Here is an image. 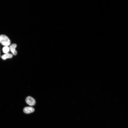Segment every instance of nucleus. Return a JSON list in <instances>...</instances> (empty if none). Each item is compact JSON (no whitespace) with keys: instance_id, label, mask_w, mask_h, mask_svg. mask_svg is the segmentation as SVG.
<instances>
[{"instance_id":"1","label":"nucleus","mask_w":128,"mask_h":128,"mask_svg":"<svg viewBox=\"0 0 128 128\" xmlns=\"http://www.w3.org/2000/svg\"><path fill=\"white\" fill-rule=\"evenodd\" d=\"M0 43L3 45L8 46L11 43L10 41L6 36L4 35H0Z\"/></svg>"},{"instance_id":"2","label":"nucleus","mask_w":128,"mask_h":128,"mask_svg":"<svg viewBox=\"0 0 128 128\" xmlns=\"http://www.w3.org/2000/svg\"><path fill=\"white\" fill-rule=\"evenodd\" d=\"M25 100L26 103L31 106L34 105L36 103L35 99L31 96L27 97L26 99Z\"/></svg>"},{"instance_id":"3","label":"nucleus","mask_w":128,"mask_h":128,"mask_svg":"<svg viewBox=\"0 0 128 128\" xmlns=\"http://www.w3.org/2000/svg\"><path fill=\"white\" fill-rule=\"evenodd\" d=\"M35 110L34 109L31 107H26L23 109L24 112L26 114H28L33 112Z\"/></svg>"},{"instance_id":"4","label":"nucleus","mask_w":128,"mask_h":128,"mask_svg":"<svg viewBox=\"0 0 128 128\" xmlns=\"http://www.w3.org/2000/svg\"><path fill=\"white\" fill-rule=\"evenodd\" d=\"M17 46V45L16 44L14 43L10 45L9 47L11 51L14 55H16L17 54V51L15 50Z\"/></svg>"},{"instance_id":"5","label":"nucleus","mask_w":128,"mask_h":128,"mask_svg":"<svg viewBox=\"0 0 128 128\" xmlns=\"http://www.w3.org/2000/svg\"><path fill=\"white\" fill-rule=\"evenodd\" d=\"M13 55L11 54L7 53L1 56V58L4 60H5L8 58H12Z\"/></svg>"},{"instance_id":"6","label":"nucleus","mask_w":128,"mask_h":128,"mask_svg":"<svg viewBox=\"0 0 128 128\" xmlns=\"http://www.w3.org/2000/svg\"><path fill=\"white\" fill-rule=\"evenodd\" d=\"M9 47L8 46H5L2 49L3 51V53L5 54L8 53L9 51Z\"/></svg>"},{"instance_id":"7","label":"nucleus","mask_w":128,"mask_h":128,"mask_svg":"<svg viewBox=\"0 0 128 128\" xmlns=\"http://www.w3.org/2000/svg\"></svg>"}]
</instances>
